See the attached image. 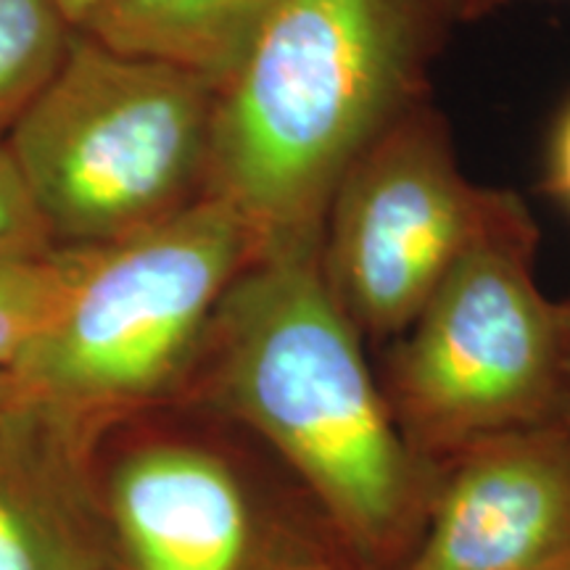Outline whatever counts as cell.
Returning <instances> with one entry per match:
<instances>
[{
    "mask_svg": "<svg viewBox=\"0 0 570 570\" xmlns=\"http://www.w3.org/2000/svg\"><path fill=\"white\" fill-rule=\"evenodd\" d=\"M69 248L59 315L13 377L27 407L92 462L111 431L183 402L214 312L262 248L217 196L127 238Z\"/></svg>",
    "mask_w": 570,
    "mask_h": 570,
    "instance_id": "3",
    "label": "cell"
},
{
    "mask_svg": "<svg viewBox=\"0 0 570 570\" xmlns=\"http://www.w3.org/2000/svg\"><path fill=\"white\" fill-rule=\"evenodd\" d=\"M452 21L446 0H281L219 85L206 196L262 252L323 240L341 177L428 96Z\"/></svg>",
    "mask_w": 570,
    "mask_h": 570,
    "instance_id": "2",
    "label": "cell"
},
{
    "mask_svg": "<svg viewBox=\"0 0 570 570\" xmlns=\"http://www.w3.org/2000/svg\"><path fill=\"white\" fill-rule=\"evenodd\" d=\"M90 465L27 404L0 425V570H114Z\"/></svg>",
    "mask_w": 570,
    "mask_h": 570,
    "instance_id": "9",
    "label": "cell"
},
{
    "mask_svg": "<svg viewBox=\"0 0 570 570\" xmlns=\"http://www.w3.org/2000/svg\"><path fill=\"white\" fill-rule=\"evenodd\" d=\"M449 11H452L454 19H479L483 13L499 9V6H508L512 0H446Z\"/></svg>",
    "mask_w": 570,
    "mask_h": 570,
    "instance_id": "17",
    "label": "cell"
},
{
    "mask_svg": "<svg viewBox=\"0 0 570 570\" xmlns=\"http://www.w3.org/2000/svg\"><path fill=\"white\" fill-rule=\"evenodd\" d=\"M90 475L114 570H298L341 550L265 449L185 404L111 431Z\"/></svg>",
    "mask_w": 570,
    "mask_h": 570,
    "instance_id": "6",
    "label": "cell"
},
{
    "mask_svg": "<svg viewBox=\"0 0 570 570\" xmlns=\"http://www.w3.org/2000/svg\"><path fill=\"white\" fill-rule=\"evenodd\" d=\"M75 30L59 0H0V146L51 80Z\"/></svg>",
    "mask_w": 570,
    "mask_h": 570,
    "instance_id": "11",
    "label": "cell"
},
{
    "mask_svg": "<svg viewBox=\"0 0 570 570\" xmlns=\"http://www.w3.org/2000/svg\"><path fill=\"white\" fill-rule=\"evenodd\" d=\"M547 190L570 209V101L562 106L558 122L552 127L550 146H547Z\"/></svg>",
    "mask_w": 570,
    "mask_h": 570,
    "instance_id": "14",
    "label": "cell"
},
{
    "mask_svg": "<svg viewBox=\"0 0 570 570\" xmlns=\"http://www.w3.org/2000/svg\"><path fill=\"white\" fill-rule=\"evenodd\" d=\"M399 570H570V425L497 433L436 465L425 523Z\"/></svg>",
    "mask_w": 570,
    "mask_h": 570,
    "instance_id": "8",
    "label": "cell"
},
{
    "mask_svg": "<svg viewBox=\"0 0 570 570\" xmlns=\"http://www.w3.org/2000/svg\"><path fill=\"white\" fill-rule=\"evenodd\" d=\"M560 325H562V399L560 417L570 425V298L560 302Z\"/></svg>",
    "mask_w": 570,
    "mask_h": 570,
    "instance_id": "15",
    "label": "cell"
},
{
    "mask_svg": "<svg viewBox=\"0 0 570 570\" xmlns=\"http://www.w3.org/2000/svg\"><path fill=\"white\" fill-rule=\"evenodd\" d=\"M19 410H24V399H21L17 377L9 373H0V425L9 423Z\"/></svg>",
    "mask_w": 570,
    "mask_h": 570,
    "instance_id": "16",
    "label": "cell"
},
{
    "mask_svg": "<svg viewBox=\"0 0 570 570\" xmlns=\"http://www.w3.org/2000/svg\"><path fill=\"white\" fill-rule=\"evenodd\" d=\"M537 244L529 206L504 190L415 323L389 344L383 394L431 468L497 433L560 417V304L537 283Z\"/></svg>",
    "mask_w": 570,
    "mask_h": 570,
    "instance_id": "5",
    "label": "cell"
},
{
    "mask_svg": "<svg viewBox=\"0 0 570 570\" xmlns=\"http://www.w3.org/2000/svg\"><path fill=\"white\" fill-rule=\"evenodd\" d=\"M502 198L460 173L428 96L377 135L333 190L320 240L327 288L360 336H402Z\"/></svg>",
    "mask_w": 570,
    "mask_h": 570,
    "instance_id": "7",
    "label": "cell"
},
{
    "mask_svg": "<svg viewBox=\"0 0 570 570\" xmlns=\"http://www.w3.org/2000/svg\"><path fill=\"white\" fill-rule=\"evenodd\" d=\"M106 3H109V0H59L61 11L67 13V19L77 27V30H80L92 13L101 11Z\"/></svg>",
    "mask_w": 570,
    "mask_h": 570,
    "instance_id": "18",
    "label": "cell"
},
{
    "mask_svg": "<svg viewBox=\"0 0 570 570\" xmlns=\"http://www.w3.org/2000/svg\"><path fill=\"white\" fill-rule=\"evenodd\" d=\"M281 0H109L80 27L106 46L227 80Z\"/></svg>",
    "mask_w": 570,
    "mask_h": 570,
    "instance_id": "10",
    "label": "cell"
},
{
    "mask_svg": "<svg viewBox=\"0 0 570 570\" xmlns=\"http://www.w3.org/2000/svg\"><path fill=\"white\" fill-rule=\"evenodd\" d=\"M180 404L265 449L356 570H399L415 550L436 468L399 431L320 240L267 248L235 277Z\"/></svg>",
    "mask_w": 570,
    "mask_h": 570,
    "instance_id": "1",
    "label": "cell"
},
{
    "mask_svg": "<svg viewBox=\"0 0 570 570\" xmlns=\"http://www.w3.org/2000/svg\"><path fill=\"white\" fill-rule=\"evenodd\" d=\"M56 246L21 185L17 169L0 146V248Z\"/></svg>",
    "mask_w": 570,
    "mask_h": 570,
    "instance_id": "13",
    "label": "cell"
},
{
    "mask_svg": "<svg viewBox=\"0 0 570 570\" xmlns=\"http://www.w3.org/2000/svg\"><path fill=\"white\" fill-rule=\"evenodd\" d=\"M69 246L0 248V373L13 375L59 315Z\"/></svg>",
    "mask_w": 570,
    "mask_h": 570,
    "instance_id": "12",
    "label": "cell"
},
{
    "mask_svg": "<svg viewBox=\"0 0 570 570\" xmlns=\"http://www.w3.org/2000/svg\"><path fill=\"white\" fill-rule=\"evenodd\" d=\"M217 82L75 30L3 140L56 246H96L202 202Z\"/></svg>",
    "mask_w": 570,
    "mask_h": 570,
    "instance_id": "4",
    "label": "cell"
},
{
    "mask_svg": "<svg viewBox=\"0 0 570 570\" xmlns=\"http://www.w3.org/2000/svg\"><path fill=\"white\" fill-rule=\"evenodd\" d=\"M298 570H356V568L346 560V554L341 550H327Z\"/></svg>",
    "mask_w": 570,
    "mask_h": 570,
    "instance_id": "19",
    "label": "cell"
}]
</instances>
